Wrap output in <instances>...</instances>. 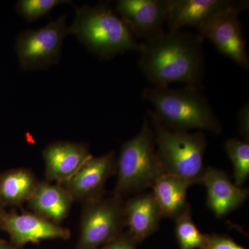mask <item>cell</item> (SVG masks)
Listing matches in <instances>:
<instances>
[{"instance_id":"25","label":"cell","mask_w":249,"mask_h":249,"mask_svg":"<svg viewBox=\"0 0 249 249\" xmlns=\"http://www.w3.org/2000/svg\"><path fill=\"white\" fill-rule=\"evenodd\" d=\"M0 249H24L20 247H16L12 243L0 238Z\"/></svg>"},{"instance_id":"26","label":"cell","mask_w":249,"mask_h":249,"mask_svg":"<svg viewBox=\"0 0 249 249\" xmlns=\"http://www.w3.org/2000/svg\"><path fill=\"white\" fill-rule=\"evenodd\" d=\"M6 213V211H5L4 206H3L1 203L0 202V224H1V220H2L3 217H4Z\"/></svg>"},{"instance_id":"8","label":"cell","mask_w":249,"mask_h":249,"mask_svg":"<svg viewBox=\"0 0 249 249\" xmlns=\"http://www.w3.org/2000/svg\"><path fill=\"white\" fill-rule=\"evenodd\" d=\"M248 9L249 1L243 0H170L166 24L168 30L192 27L198 34L221 15Z\"/></svg>"},{"instance_id":"7","label":"cell","mask_w":249,"mask_h":249,"mask_svg":"<svg viewBox=\"0 0 249 249\" xmlns=\"http://www.w3.org/2000/svg\"><path fill=\"white\" fill-rule=\"evenodd\" d=\"M67 15L40 29L20 33L16 41V53L23 70H47L58 63L62 42L69 35Z\"/></svg>"},{"instance_id":"3","label":"cell","mask_w":249,"mask_h":249,"mask_svg":"<svg viewBox=\"0 0 249 249\" xmlns=\"http://www.w3.org/2000/svg\"><path fill=\"white\" fill-rule=\"evenodd\" d=\"M69 33L102 60L127 52H139L142 45L108 3L76 8Z\"/></svg>"},{"instance_id":"19","label":"cell","mask_w":249,"mask_h":249,"mask_svg":"<svg viewBox=\"0 0 249 249\" xmlns=\"http://www.w3.org/2000/svg\"><path fill=\"white\" fill-rule=\"evenodd\" d=\"M175 235L181 249H204L207 235L199 231L192 217L191 206L175 218Z\"/></svg>"},{"instance_id":"22","label":"cell","mask_w":249,"mask_h":249,"mask_svg":"<svg viewBox=\"0 0 249 249\" xmlns=\"http://www.w3.org/2000/svg\"><path fill=\"white\" fill-rule=\"evenodd\" d=\"M204 249H247L230 237L221 235H207Z\"/></svg>"},{"instance_id":"16","label":"cell","mask_w":249,"mask_h":249,"mask_svg":"<svg viewBox=\"0 0 249 249\" xmlns=\"http://www.w3.org/2000/svg\"><path fill=\"white\" fill-rule=\"evenodd\" d=\"M74 200L61 185L40 181L36 191L28 201L33 213L47 220L60 224L70 213Z\"/></svg>"},{"instance_id":"13","label":"cell","mask_w":249,"mask_h":249,"mask_svg":"<svg viewBox=\"0 0 249 249\" xmlns=\"http://www.w3.org/2000/svg\"><path fill=\"white\" fill-rule=\"evenodd\" d=\"M46 181L62 184L74 175L90 157L89 147L85 142H51L42 152Z\"/></svg>"},{"instance_id":"24","label":"cell","mask_w":249,"mask_h":249,"mask_svg":"<svg viewBox=\"0 0 249 249\" xmlns=\"http://www.w3.org/2000/svg\"><path fill=\"white\" fill-rule=\"evenodd\" d=\"M239 129L242 140L249 142V104L246 103L238 114Z\"/></svg>"},{"instance_id":"4","label":"cell","mask_w":249,"mask_h":249,"mask_svg":"<svg viewBox=\"0 0 249 249\" xmlns=\"http://www.w3.org/2000/svg\"><path fill=\"white\" fill-rule=\"evenodd\" d=\"M149 115L155 134L156 152L163 173L183 178L191 186L202 183L207 146L204 132L170 129L152 110L149 111Z\"/></svg>"},{"instance_id":"5","label":"cell","mask_w":249,"mask_h":249,"mask_svg":"<svg viewBox=\"0 0 249 249\" xmlns=\"http://www.w3.org/2000/svg\"><path fill=\"white\" fill-rule=\"evenodd\" d=\"M117 175L114 195L124 198L153 186L163 175L157 152L155 134L145 119L139 133L121 145L116 159Z\"/></svg>"},{"instance_id":"12","label":"cell","mask_w":249,"mask_h":249,"mask_svg":"<svg viewBox=\"0 0 249 249\" xmlns=\"http://www.w3.org/2000/svg\"><path fill=\"white\" fill-rule=\"evenodd\" d=\"M240 13L232 11L213 19L198 33L204 40L213 44L218 52L231 59L246 70L249 69L247 43L238 16Z\"/></svg>"},{"instance_id":"23","label":"cell","mask_w":249,"mask_h":249,"mask_svg":"<svg viewBox=\"0 0 249 249\" xmlns=\"http://www.w3.org/2000/svg\"><path fill=\"white\" fill-rule=\"evenodd\" d=\"M135 242L128 232H123L115 240L98 249H137Z\"/></svg>"},{"instance_id":"10","label":"cell","mask_w":249,"mask_h":249,"mask_svg":"<svg viewBox=\"0 0 249 249\" xmlns=\"http://www.w3.org/2000/svg\"><path fill=\"white\" fill-rule=\"evenodd\" d=\"M0 230L9 235L11 243L20 248L29 243L48 240H66L71 237L70 229L33 212H6L0 224Z\"/></svg>"},{"instance_id":"21","label":"cell","mask_w":249,"mask_h":249,"mask_svg":"<svg viewBox=\"0 0 249 249\" xmlns=\"http://www.w3.org/2000/svg\"><path fill=\"white\" fill-rule=\"evenodd\" d=\"M70 2L64 0H20L16 4V10L24 19L32 22L48 14L58 5Z\"/></svg>"},{"instance_id":"6","label":"cell","mask_w":249,"mask_h":249,"mask_svg":"<svg viewBox=\"0 0 249 249\" xmlns=\"http://www.w3.org/2000/svg\"><path fill=\"white\" fill-rule=\"evenodd\" d=\"M124 203L114 194L83 203L76 249H98L121 235L125 227Z\"/></svg>"},{"instance_id":"15","label":"cell","mask_w":249,"mask_h":249,"mask_svg":"<svg viewBox=\"0 0 249 249\" xmlns=\"http://www.w3.org/2000/svg\"><path fill=\"white\" fill-rule=\"evenodd\" d=\"M124 222L129 235L141 242L159 229L163 217L152 193H142L124 203Z\"/></svg>"},{"instance_id":"9","label":"cell","mask_w":249,"mask_h":249,"mask_svg":"<svg viewBox=\"0 0 249 249\" xmlns=\"http://www.w3.org/2000/svg\"><path fill=\"white\" fill-rule=\"evenodd\" d=\"M170 0H119L115 12L136 40H150L164 32Z\"/></svg>"},{"instance_id":"18","label":"cell","mask_w":249,"mask_h":249,"mask_svg":"<svg viewBox=\"0 0 249 249\" xmlns=\"http://www.w3.org/2000/svg\"><path fill=\"white\" fill-rule=\"evenodd\" d=\"M39 182L28 168H14L0 173V202L4 207L28 202Z\"/></svg>"},{"instance_id":"17","label":"cell","mask_w":249,"mask_h":249,"mask_svg":"<svg viewBox=\"0 0 249 249\" xmlns=\"http://www.w3.org/2000/svg\"><path fill=\"white\" fill-rule=\"evenodd\" d=\"M191 186L186 180L168 174H163L157 179L152 187V193L163 217L175 219L191 206L187 201V192Z\"/></svg>"},{"instance_id":"1","label":"cell","mask_w":249,"mask_h":249,"mask_svg":"<svg viewBox=\"0 0 249 249\" xmlns=\"http://www.w3.org/2000/svg\"><path fill=\"white\" fill-rule=\"evenodd\" d=\"M204 41L183 29L164 31L142 42L139 69L153 87L180 83L199 89L205 73Z\"/></svg>"},{"instance_id":"14","label":"cell","mask_w":249,"mask_h":249,"mask_svg":"<svg viewBox=\"0 0 249 249\" xmlns=\"http://www.w3.org/2000/svg\"><path fill=\"white\" fill-rule=\"evenodd\" d=\"M207 192V206L217 218L238 209L249 196L247 188L236 186L223 170L206 168L202 180Z\"/></svg>"},{"instance_id":"20","label":"cell","mask_w":249,"mask_h":249,"mask_svg":"<svg viewBox=\"0 0 249 249\" xmlns=\"http://www.w3.org/2000/svg\"><path fill=\"white\" fill-rule=\"evenodd\" d=\"M226 152L233 167L234 183L242 187L249 177V143L242 139L231 138L225 142Z\"/></svg>"},{"instance_id":"11","label":"cell","mask_w":249,"mask_h":249,"mask_svg":"<svg viewBox=\"0 0 249 249\" xmlns=\"http://www.w3.org/2000/svg\"><path fill=\"white\" fill-rule=\"evenodd\" d=\"M116 157L114 151L100 157H91L70 179L61 185L73 200L87 201L103 197L108 178L115 175Z\"/></svg>"},{"instance_id":"2","label":"cell","mask_w":249,"mask_h":249,"mask_svg":"<svg viewBox=\"0 0 249 249\" xmlns=\"http://www.w3.org/2000/svg\"><path fill=\"white\" fill-rule=\"evenodd\" d=\"M142 96L152 105V112L170 129L206 130L215 134L222 132L220 121L199 88L151 86L142 90Z\"/></svg>"}]
</instances>
